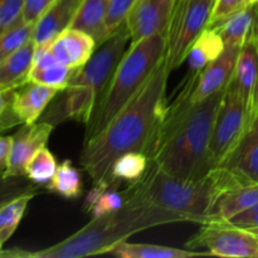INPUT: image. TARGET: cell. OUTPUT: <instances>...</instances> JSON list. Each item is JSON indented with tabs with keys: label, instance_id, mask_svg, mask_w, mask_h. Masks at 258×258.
<instances>
[{
	"label": "cell",
	"instance_id": "7",
	"mask_svg": "<svg viewBox=\"0 0 258 258\" xmlns=\"http://www.w3.org/2000/svg\"><path fill=\"white\" fill-rule=\"evenodd\" d=\"M214 0H178L166 33L165 59L171 71L185 62L191 45L209 25Z\"/></svg>",
	"mask_w": 258,
	"mask_h": 258
},
{
	"label": "cell",
	"instance_id": "29",
	"mask_svg": "<svg viewBox=\"0 0 258 258\" xmlns=\"http://www.w3.org/2000/svg\"><path fill=\"white\" fill-rule=\"evenodd\" d=\"M57 168L54 155L45 146H43L29 160L25 175L35 184H48L54 176Z\"/></svg>",
	"mask_w": 258,
	"mask_h": 258
},
{
	"label": "cell",
	"instance_id": "38",
	"mask_svg": "<svg viewBox=\"0 0 258 258\" xmlns=\"http://www.w3.org/2000/svg\"><path fill=\"white\" fill-rule=\"evenodd\" d=\"M254 122V125H256V127H257V131H258V108H257V111H256V113H254V116H253V120H252Z\"/></svg>",
	"mask_w": 258,
	"mask_h": 258
},
{
	"label": "cell",
	"instance_id": "11",
	"mask_svg": "<svg viewBox=\"0 0 258 258\" xmlns=\"http://www.w3.org/2000/svg\"><path fill=\"white\" fill-rule=\"evenodd\" d=\"M54 126L45 121L25 123L13 135V148L8 168L3 171V179L25 175L30 159L40 148L47 145Z\"/></svg>",
	"mask_w": 258,
	"mask_h": 258
},
{
	"label": "cell",
	"instance_id": "5",
	"mask_svg": "<svg viewBox=\"0 0 258 258\" xmlns=\"http://www.w3.org/2000/svg\"><path fill=\"white\" fill-rule=\"evenodd\" d=\"M128 43H131V35L125 23L96 49L85 66L76 70L67 88L58 91L40 121L55 126L66 120H76L86 125L110 85Z\"/></svg>",
	"mask_w": 258,
	"mask_h": 258
},
{
	"label": "cell",
	"instance_id": "28",
	"mask_svg": "<svg viewBox=\"0 0 258 258\" xmlns=\"http://www.w3.org/2000/svg\"><path fill=\"white\" fill-rule=\"evenodd\" d=\"M76 70L63 66L60 63L48 66V67H32L28 77V82L52 87L54 90L63 91L67 88L68 83L72 80Z\"/></svg>",
	"mask_w": 258,
	"mask_h": 258
},
{
	"label": "cell",
	"instance_id": "8",
	"mask_svg": "<svg viewBox=\"0 0 258 258\" xmlns=\"http://www.w3.org/2000/svg\"><path fill=\"white\" fill-rule=\"evenodd\" d=\"M251 122L252 120L246 102L237 85L232 80L224 91V96L213 123L209 145V158L213 169L226 160Z\"/></svg>",
	"mask_w": 258,
	"mask_h": 258
},
{
	"label": "cell",
	"instance_id": "2",
	"mask_svg": "<svg viewBox=\"0 0 258 258\" xmlns=\"http://www.w3.org/2000/svg\"><path fill=\"white\" fill-rule=\"evenodd\" d=\"M196 76H188L183 90L168 105L153 159L163 170L185 180L203 179L213 169L209 158L213 123L224 91L191 102Z\"/></svg>",
	"mask_w": 258,
	"mask_h": 258
},
{
	"label": "cell",
	"instance_id": "12",
	"mask_svg": "<svg viewBox=\"0 0 258 258\" xmlns=\"http://www.w3.org/2000/svg\"><path fill=\"white\" fill-rule=\"evenodd\" d=\"M241 48L226 47L217 59L209 63L198 75L191 93V102L197 103L222 92L232 81Z\"/></svg>",
	"mask_w": 258,
	"mask_h": 258
},
{
	"label": "cell",
	"instance_id": "17",
	"mask_svg": "<svg viewBox=\"0 0 258 258\" xmlns=\"http://www.w3.org/2000/svg\"><path fill=\"white\" fill-rule=\"evenodd\" d=\"M219 166L233 171L248 183L258 184V131L253 121Z\"/></svg>",
	"mask_w": 258,
	"mask_h": 258
},
{
	"label": "cell",
	"instance_id": "24",
	"mask_svg": "<svg viewBox=\"0 0 258 258\" xmlns=\"http://www.w3.org/2000/svg\"><path fill=\"white\" fill-rule=\"evenodd\" d=\"M123 204L125 199L121 191L111 188L107 183H97L93 184V188L86 196L83 208L91 213L92 218H97L120 211Z\"/></svg>",
	"mask_w": 258,
	"mask_h": 258
},
{
	"label": "cell",
	"instance_id": "3",
	"mask_svg": "<svg viewBox=\"0 0 258 258\" xmlns=\"http://www.w3.org/2000/svg\"><path fill=\"white\" fill-rule=\"evenodd\" d=\"M242 184L248 181L223 166L212 169L199 180H185L150 161L145 174L121 193L125 202L183 214L189 222L203 224L211 221L219 198Z\"/></svg>",
	"mask_w": 258,
	"mask_h": 258
},
{
	"label": "cell",
	"instance_id": "41",
	"mask_svg": "<svg viewBox=\"0 0 258 258\" xmlns=\"http://www.w3.org/2000/svg\"><path fill=\"white\" fill-rule=\"evenodd\" d=\"M257 237H258V236H257Z\"/></svg>",
	"mask_w": 258,
	"mask_h": 258
},
{
	"label": "cell",
	"instance_id": "13",
	"mask_svg": "<svg viewBox=\"0 0 258 258\" xmlns=\"http://www.w3.org/2000/svg\"><path fill=\"white\" fill-rule=\"evenodd\" d=\"M83 0H55L35 23L34 43L37 48H48L71 27Z\"/></svg>",
	"mask_w": 258,
	"mask_h": 258
},
{
	"label": "cell",
	"instance_id": "23",
	"mask_svg": "<svg viewBox=\"0 0 258 258\" xmlns=\"http://www.w3.org/2000/svg\"><path fill=\"white\" fill-rule=\"evenodd\" d=\"M108 254L120 258H188L211 256L207 251H194L188 248H175V247L158 246L148 243H130L122 241L116 244Z\"/></svg>",
	"mask_w": 258,
	"mask_h": 258
},
{
	"label": "cell",
	"instance_id": "40",
	"mask_svg": "<svg viewBox=\"0 0 258 258\" xmlns=\"http://www.w3.org/2000/svg\"><path fill=\"white\" fill-rule=\"evenodd\" d=\"M214 2H216V0H214Z\"/></svg>",
	"mask_w": 258,
	"mask_h": 258
},
{
	"label": "cell",
	"instance_id": "27",
	"mask_svg": "<svg viewBox=\"0 0 258 258\" xmlns=\"http://www.w3.org/2000/svg\"><path fill=\"white\" fill-rule=\"evenodd\" d=\"M47 190L62 196L66 199H76L82 193L81 174L71 160L59 164L52 180L47 184Z\"/></svg>",
	"mask_w": 258,
	"mask_h": 258
},
{
	"label": "cell",
	"instance_id": "35",
	"mask_svg": "<svg viewBox=\"0 0 258 258\" xmlns=\"http://www.w3.org/2000/svg\"><path fill=\"white\" fill-rule=\"evenodd\" d=\"M54 2L55 0H25L24 14H23L24 22L37 23L45 10Z\"/></svg>",
	"mask_w": 258,
	"mask_h": 258
},
{
	"label": "cell",
	"instance_id": "1",
	"mask_svg": "<svg viewBox=\"0 0 258 258\" xmlns=\"http://www.w3.org/2000/svg\"><path fill=\"white\" fill-rule=\"evenodd\" d=\"M170 72L164 58L138 95L98 135L83 144L80 164L93 184L110 185L112 164L122 154L139 151L149 160L153 159L168 110L166 87Z\"/></svg>",
	"mask_w": 258,
	"mask_h": 258
},
{
	"label": "cell",
	"instance_id": "18",
	"mask_svg": "<svg viewBox=\"0 0 258 258\" xmlns=\"http://www.w3.org/2000/svg\"><path fill=\"white\" fill-rule=\"evenodd\" d=\"M57 93L58 90L33 82L14 88L13 107L23 125L37 122Z\"/></svg>",
	"mask_w": 258,
	"mask_h": 258
},
{
	"label": "cell",
	"instance_id": "22",
	"mask_svg": "<svg viewBox=\"0 0 258 258\" xmlns=\"http://www.w3.org/2000/svg\"><path fill=\"white\" fill-rule=\"evenodd\" d=\"M226 49V43L213 27H207L191 45L186 57L189 75H199L209 63L219 57Z\"/></svg>",
	"mask_w": 258,
	"mask_h": 258
},
{
	"label": "cell",
	"instance_id": "20",
	"mask_svg": "<svg viewBox=\"0 0 258 258\" xmlns=\"http://www.w3.org/2000/svg\"><path fill=\"white\" fill-rule=\"evenodd\" d=\"M35 49L34 40H30L24 47L0 60V90L18 88L28 83Z\"/></svg>",
	"mask_w": 258,
	"mask_h": 258
},
{
	"label": "cell",
	"instance_id": "16",
	"mask_svg": "<svg viewBox=\"0 0 258 258\" xmlns=\"http://www.w3.org/2000/svg\"><path fill=\"white\" fill-rule=\"evenodd\" d=\"M211 27L218 30L226 47L242 48L247 42L258 38V3H251Z\"/></svg>",
	"mask_w": 258,
	"mask_h": 258
},
{
	"label": "cell",
	"instance_id": "6",
	"mask_svg": "<svg viewBox=\"0 0 258 258\" xmlns=\"http://www.w3.org/2000/svg\"><path fill=\"white\" fill-rule=\"evenodd\" d=\"M166 55V33L151 35L130 47L118 63L110 85L86 123L83 144L101 133L138 95Z\"/></svg>",
	"mask_w": 258,
	"mask_h": 258
},
{
	"label": "cell",
	"instance_id": "9",
	"mask_svg": "<svg viewBox=\"0 0 258 258\" xmlns=\"http://www.w3.org/2000/svg\"><path fill=\"white\" fill-rule=\"evenodd\" d=\"M185 248H204L217 257L258 258V237L228 222H208L186 242Z\"/></svg>",
	"mask_w": 258,
	"mask_h": 258
},
{
	"label": "cell",
	"instance_id": "30",
	"mask_svg": "<svg viewBox=\"0 0 258 258\" xmlns=\"http://www.w3.org/2000/svg\"><path fill=\"white\" fill-rule=\"evenodd\" d=\"M35 23L20 22L7 32L0 34V60L7 58L12 53L17 52L25 44L34 39Z\"/></svg>",
	"mask_w": 258,
	"mask_h": 258
},
{
	"label": "cell",
	"instance_id": "33",
	"mask_svg": "<svg viewBox=\"0 0 258 258\" xmlns=\"http://www.w3.org/2000/svg\"><path fill=\"white\" fill-rule=\"evenodd\" d=\"M13 92L14 88L2 90L0 93V127L3 131L15 126H23L22 120L13 107Z\"/></svg>",
	"mask_w": 258,
	"mask_h": 258
},
{
	"label": "cell",
	"instance_id": "26",
	"mask_svg": "<svg viewBox=\"0 0 258 258\" xmlns=\"http://www.w3.org/2000/svg\"><path fill=\"white\" fill-rule=\"evenodd\" d=\"M34 197L32 191H24L15 198L3 203L0 208V244L2 247L14 234L25 213L28 204Z\"/></svg>",
	"mask_w": 258,
	"mask_h": 258
},
{
	"label": "cell",
	"instance_id": "32",
	"mask_svg": "<svg viewBox=\"0 0 258 258\" xmlns=\"http://www.w3.org/2000/svg\"><path fill=\"white\" fill-rule=\"evenodd\" d=\"M25 0H0V34L23 22Z\"/></svg>",
	"mask_w": 258,
	"mask_h": 258
},
{
	"label": "cell",
	"instance_id": "19",
	"mask_svg": "<svg viewBox=\"0 0 258 258\" xmlns=\"http://www.w3.org/2000/svg\"><path fill=\"white\" fill-rule=\"evenodd\" d=\"M108 3L110 0H83L70 27L91 35L97 48L111 37L106 27Z\"/></svg>",
	"mask_w": 258,
	"mask_h": 258
},
{
	"label": "cell",
	"instance_id": "14",
	"mask_svg": "<svg viewBox=\"0 0 258 258\" xmlns=\"http://www.w3.org/2000/svg\"><path fill=\"white\" fill-rule=\"evenodd\" d=\"M48 48L58 63L78 70L90 60L97 49V43L87 33L68 28Z\"/></svg>",
	"mask_w": 258,
	"mask_h": 258
},
{
	"label": "cell",
	"instance_id": "25",
	"mask_svg": "<svg viewBox=\"0 0 258 258\" xmlns=\"http://www.w3.org/2000/svg\"><path fill=\"white\" fill-rule=\"evenodd\" d=\"M150 164L148 156L139 151H130L118 156L112 164L110 173L111 188H117L121 183H135L148 170Z\"/></svg>",
	"mask_w": 258,
	"mask_h": 258
},
{
	"label": "cell",
	"instance_id": "4",
	"mask_svg": "<svg viewBox=\"0 0 258 258\" xmlns=\"http://www.w3.org/2000/svg\"><path fill=\"white\" fill-rule=\"evenodd\" d=\"M179 222L189 221L183 214L164 211L146 204L125 202L120 211L92 218L83 228L54 246L37 252L18 248L7 252L3 249L2 257L81 258L108 254L116 244L126 241L128 237L139 232Z\"/></svg>",
	"mask_w": 258,
	"mask_h": 258
},
{
	"label": "cell",
	"instance_id": "10",
	"mask_svg": "<svg viewBox=\"0 0 258 258\" xmlns=\"http://www.w3.org/2000/svg\"><path fill=\"white\" fill-rule=\"evenodd\" d=\"M178 0H138L126 19L131 43L159 33H168Z\"/></svg>",
	"mask_w": 258,
	"mask_h": 258
},
{
	"label": "cell",
	"instance_id": "15",
	"mask_svg": "<svg viewBox=\"0 0 258 258\" xmlns=\"http://www.w3.org/2000/svg\"><path fill=\"white\" fill-rule=\"evenodd\" d=\"M232 80L246 102L251 120H253L258 108V38L241 48Z\"/></svg>",
	"mask_w": 258,
	"mask_h": 258
},
{
	"label": "cell",
	"instance_id": "36",
	"mask_svg": "<svg viewBox=\"0 0 258 258\" xmlns=\"http://www.w3.org/2000/svg\"><path fill=\"white\" fill-rule=\"evenodd\" d=\"M228 223L239 227V228L247 229V231L258 228V203L229 219Z\"/></svg>",
	"mask_w": 258,
	"mask_h": 258
},
{
	"label": "cell",
	"instance_id": "37",
	"mask_svg": "<svg viewBox=\"0 0 258 258\" xmlns=\"http://www.w3.org/2000/svg\"><path fill=\"white\" fill-rule=\"evenodd\" d=\"M13 148V136H3L0 139V166L4 171L9 164L10 154Z\"/></svg>",
	"mask_w": 258,
	"mask_h": 258
},
{
	"label": "cell",
	"instance_id": "34",
	"mask_svg": "<svg viewBox=\"0 0 258 258\" xmlns=\"http://www.w3.org/2000/svg\"><path fill=\"white\" fill-rule=\"evenodd\" d=\"M248 4H251L249 0H216L213 5V10H212L208 27L217 24L221 20L231 17L232 14L242 10Z\"/></svg>",
	"mask_w": 258,
	"mask_h": 258
},
{
	"label": "cell",
	"instance_id": "21",
	"mask_svg": "<svg viewBox=\"0 0 258 258\" xmlns=\"http://www.w3.org/2000/svg\"><path fill=\"white\" fill-rule=\"evenodd\" d=\"M258 203V184H242L219 198L209 222H228L237 214ZM208 223V222H207Z\"/></svg>",
	"mask_w": 258,
	"mask_h": 258
},
{
	"label": "cell",
	"instance_id": "39",
	"mask_svg": "<svg viewBox=\"0 0 258 258\" xmlns=\"http://www.w3.org/2000/svg\"><path fill=\"white\" fill-rule=\"evenodd\" d=\"M249 3H258V0H249Z\"/></svg>",
	"mask_w": 258,
	"mask_h": 258
},
{
	"label": "cell",
	"instance_id": "31",
	"mask_svg": "<svg viewBox=\"0 0 258 258\" xmlns=\"http://www.w3.org/2000/svg\"><path fill=\"white\" fill-rule=\"evenodd\" d=\"M136 3L138 0H110L107 19H106V27H107L110 35L117 32L125 24L128 14L135 7Z\"/></svg>",
	"mask_w": 258,
	"mask_h": 258
}]
</instances>
